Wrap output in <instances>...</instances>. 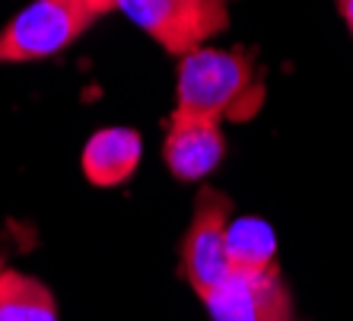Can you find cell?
Returning <instances> with one entry per match:
<instances>
[{
    "label": "cell",
    "mask_w": 353,
    "mask_h": 321,
    "mask_svg": "<svg viewBox=\"0 0 353 321\" xmlns=\"http://www.w3.org/2000/svg\"><path fill=\"white\" fill-rule=\"evenodd\" d=\"M140 134L131 127H102L83 147V175L96 188H118L137 172Z\"/></svg>",
    "instance_id": "obj_7"
},
{
    "label": "cell",
    "mask_w": 353,
    "mask_h": 321,
    "mask_svg": "<svg viewBox=\"0 0 353 321\" xmlns=\"http://www.w3.org/2000/svg\"><path fill=\"white\" fill-rule=\"evenodd\" d=\"M214 321H274L293 312L280 267L261 273L230 271V277L204 299Z\"/></svg>",
    "instance_id": "obj_5"
},
{
    "label": "cell",
    "mask_w": 353,
    "mask_h": 321,
    "mask_svg": "<svg viewBox=\"0 0 353 321\" xmlns=\"http://www.w3.org/2000/svg\"><path fill=\"white\" fill-rule=\"evenodd\" d=\"M0 321H58V302L41 280L17 267L0 271Z\"/></svg>",
    "instance_id": "obj_8"
},
{
    "label": "cell",
    "mask_w": 353,
    "mask_h": 321,
    "mask_svg": "<svg viewBox=\"0 0 353 321\" xmlns=\"http://www.w3.org/2000/svg\"><path fill=\"white\" fill-rule=\"evenodd\" d=\"M115 10L128 13L175 58H185L230 25V0H115Z\"/></svg>",
    "instance_id": "obj_3"
},
{
    "label": "cell",
    "mask_w": 353,
    "mask_h": 321,
    "mask_svg": "<svg viewBox=\"0 0 353 321\" xmlns=\"http://www.w3.org/2000/svg\"><path fill=\"white\" fill-rule=\"evenodd\" d=\"M277 267L274 261V232L261 220L230 222V271L261 273Z\"/></svg>",
    "instance_id": "obj_9"
},
{
    "label": "cell",
    "mask_w": 353,
    "mask_h": 321,
    "mask_svg": "<svg viewBox=\"0 0 353 321\" xmlns=\"http://www.w3.org/2000/svg\"><path fill=\"white\" fill-rule=\"evenodd\" d=\"M337 13L344 17L347 29H350V35H353V0H337Z\"/></svg>",
    "instance_id": "obj_10"
},
{
    "label": "cell",
    "mask_w": 353,
    "mask_h": 321,
    "mask_svg": "<svg viewBox=\"0 0 353 321\" xmlns=\"http://www.w3.org/2000/svg\"><path fill=\"white\" fill-rule=\"evenodd\" d=\"M230 214L232 200L216 188H201L194 216L181 242V273L204 302L230 277Z\"/></svg>",
    "instance_id": "obj_4"
},
{
    "label": "cell",
    "mask_w": 353,
    "mask_h": 321,
    "mask_svg": "<svg viewBox=\"0 0 353 321\" xmlns=\"http://www.w3.org/2000/svg\"><path fill=\"white\" fill-rule=\"evenodd\" d=\"M274 321H296V318H293V312H287V315H280V318H274Z\"/></svg>",
    "instance_id": "obj_11"
},
{
    "label": "cell",
    "mask_w": 353,
    "mask_h": 321,
    "mask_svg": "<svg viewBox=\"0 0 353 321\" xmlns=\"http://www.w3.org/2000/svg\"><path fill=\"white\" fill-rule=\"evenodd\" d=\"M226 156L220 121L194 112L175 108L163 143V159L169 172L181 181H204Z\"/></svg>",
    "instance_id": "obj_6"
},
{
    "label": "cell",
    "mask_w": 353,
    "mask_h": 321,
    "mask_svg": "<svg viewBox=\"0 0 353 321\" xmlns=\"http://www.w3.org/2000/svg\"><path fill=\"white\" fill-rule=\"evenodd\" d=\"M3 267H7V261H3V255H0V271H3Z\"/></svg>",
    "instance_id": "obj_12"
},
{
    "label": "cell",
    "mask_w": 353,
    "mask_h": 321,
    "mask_svg": "<svg viewBox=\"0 0 353 321\" xmlns=\"http://www.w3.org/2000/svg\"><path fill=\"white\" fill-rule=\"evenodd\" d=\"M175 99L181 112L214 121H252L264 105V74L242 48H194L179 64Z\"/></svg>",
    "instance_id": "obj_1"
},
{
    "label": "cell",
    "mask_w": 353,
    "mask_h": 321,
    "mask_svg": "<svg viewBox=\"0 0 353 321\" xmlns=\"http://www.w3.org/2000/svg\"><path fill=\"white\" fill-rule=\"evenodd\" d=\"M115 10V0H35L0 29V64L58 58Z\"/></svg>",
    "instance_id": "obj_2"
}]
</instances>
